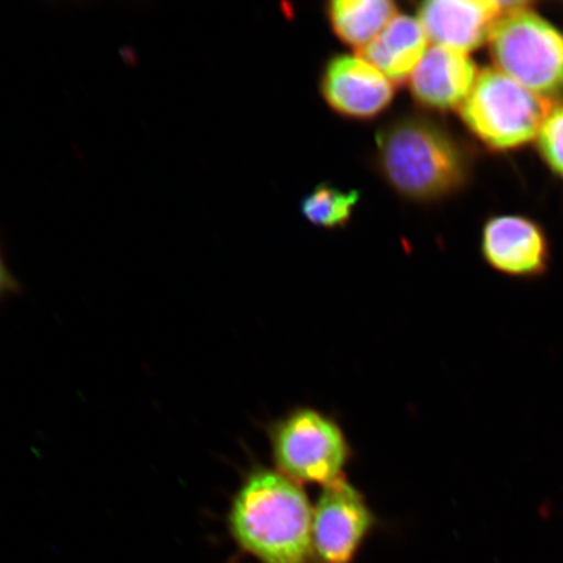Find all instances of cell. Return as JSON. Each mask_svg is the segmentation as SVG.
I'll list each match as a JSON object with an SVG mask.
<instances>
[{
  "label": "cell",
  "mask_w": 563,
  "mask_h": 563,
  "mask_svg": "<svg viewBox=\"0 0 563 563\" xmlns=\"http://www.w3.org/2000/svg\"><path fill=\"white\" fill-rule=\"evenodd\" d=\"M312 519L300 484L257 468L232 498L228 523L238 548L260 563H312Z\"/></svg>",
  "instance_id": "cell-1"
},
{
  "label": "cell",
  "mask_w": 563,
  "mask_h": 563,
  "mask_svg": "<svg viewBox=\"0 0 563 563\" xmlns=\"http://www.w3.org/2000/svg\"><path fill=\"white\" fill-rule=\"evenodd\" d=\"M377 159L387 183L417 201L454 194L468 175L462 147L424 117H400L387 124L377 136Z\"/></svg>",
  "instance_id": "cell-2"
},
{
  "label": "cell",
  "mask_w": 563,
  "mask_h": 563,
  "mask_svg": "<svg viewBox=\"0 0 563 563\" xmlns=\"http://www.w3.org/2000/svg\"><path fill=\"white\" fill-rule=\"evenodd\" d=\"M495 68L532 93L563 97V35L526 2H508L489 38Z\"/></svg>",
  "instance_id": "cell-3"
},
{
  "label": "cell",
  "mask_w": 563,
  "mask_h": 563,
  "mask_svg": "<svg viewBox=\"0 0 563 563\" xmlns=\"http://www.w3.org/2000/svg\"><path fill=\"white\" fill-rule=\"evenodd\" d=\"M552 101L532 93L496 68H485L461 106L468 131L489 150H518L537 140Z\"/></svg>",
  "instance_id": "cell-4"
},
{
  "label": "cell",
  "mask_w": 563,
  "mask_h": 563,
  "mask_svg": "<svg viewBox=\"0 0 563 563\" xmlns=\"http://www.w3.org/2000/svg\"><path fill=\"white\" fill-rule=\"evenodd\" d=\"M271 441L279 473L323 487L343 477L350 445L340 426L313 408H297L273 426Z\"/></svg>",
  "instance_id": "cell-5"
},
{
  "label": "cell",
  "mask_w": 563,
  "mask_h": 563,
  "mask_svg": "<svg viewBox=\"0 0 563 563\" xmlns=\"http://www.w3.org/2000/svg\"><path fill=\"white\" fill-rule=\"evenodd\" d=\"M377 519L346 478L327 485L313 508L312 563H354Z\"/></svg>",
  "instance_id": "cell-6"
},
{
  "label": "cell",
  "mask_w": 563,
  "mask_h": 563,
  "mask_svg": "<svg viewBox=\"0 0 563 563\" xmlns=\"http://www.w3.org/2000/svg\"><path fill=\"white\" fill-rule=\"evenodd\" d=\"M485 262L512 278L543 276L551 263V249L543 229L523 216L493 217L482 234Z\"/></svg>",
  "instance_id": "cell-7"
},
{
  "label": "cell",
  "mask_w": 563,
  "mask_h": 563,
  "mask_svg": "<svg viewBox=\"0 0 563 563\" xmlns=\"http://www.w3.org/2000/svg\"><path fill=\"white\" fill-rule=\"evenodd\" d=\"M321 91L338 114L362 121L382 114L396 95L390 79L362 56L351 55L335 56L328 63Z\"/></svg>",
  "instance_id": "cell-8"
},
{
  "label": "cell",
  "mask_w": 563,
  "mask_h": 563,
  "mask_svg": "<svg viewBox=\"0 0 563 563\" xmlns=\"http://www.w3.org/2000/svg\"><path fill=\"white\" fill-rule=\"evenodd\" d=\"M508 2L431 0L419 5L418 20L434 46L468 54L489 41Z\"/></svg>",
  "instance_id": "cell-9"
},
{
  "label": "cell",
  "mask_w": 563,
  "mask_h": 563,
  "mask_svg": "<svg viewBox=\"0 0 563 563\" xmlns=\"http://www.w3.org/2000/svg\"><path fill=\"white\" fill-rule=\"evenodd\" d=\"M478 74L468 54L433 45L415 68L408 87L415 101L424 108L461 109L473 91Z\"/></svg>",
  "instance_id": "cell-10"
},
{
  "label": "cell",
  "mask_w": 563,
  "mask_h": 563,
  "mask_svg": "<svg viewBox=\"0 0 563 563\" xmlns=\"http://www.w3.org/2000/svg\"><path fill=\"white\" fill-rule=\"evenodd\" d=\"M428 37L420 21L397 15L382 34L358 52L393 82L410 79L428 51Z\"/></svg>",
  "instance_id": "cell-11"
},
{
  "label": "cell",
  "mask_w": 563,
  "mask_h": 563,
  "mask_svg": "<svg viewBox=\"0 0 563 563\" xmlns=\"http://www.w3.org/2000/svg\"><path fill=\"white\" fill-rule=\"evenodd\" d=\"M327 15L336 37L361 52L384 32L398 10L389 0H335L328 4Z\"/></svg>",
  "instance_id": "cell-12"
},
{
  "label": "cell",
  "mask_w": 563,
  "mask_h": 563,
  "mask_svg": "<svg viewBox=\"0 0 563 563\" xmlns=\"http://www.w3.org/2000/svg\"><path fill=\"white\" fill-rule=\"evenodd\" d=\"M358 201L356 191L321 185L301 202L302 216L323 229H336L347 223Z\"/></svg>",
  "instance_id": "cell-13"
},
{
  "label": "cell",
  "mask_w": 563,
  "mask_h": 563,
  "mask_svg": "<svg viewBox=\"0 0 563 563\" xmlns=\"http://www.w3.org/2000/svg\"><path fill=\"white\" fill-rule=\"evenodd\" d=\"M537 140L548 167L563 179V103L553 106Z\"/></svg>",
  "instance_id": "cell-14"
},
{
  "label": "cell",
  "mask_w": 563,
  "mask_h": 563,
  "mask_svg": "<svg viewBox=\"0 0 563 563\" xmlns=\"http://www.w3.org/2000/svg\"><path fill=\"white\" fill-rule=\"evenodd\" d=\"M21 290L19 280L13 276L4 255L2 242H0V301L18 294Z\"/></svg>",
  "instance_id": "cell-15"
}]
</instances>
